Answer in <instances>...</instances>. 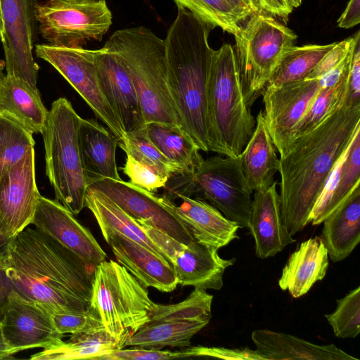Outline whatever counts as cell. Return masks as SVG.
Masks as SVG:
<instances>
[{
  "mask_svg": "<svg viewBox=\"0 0 360 360\" xmlns=\"http://www.w3.org/2000/svg\"><path fill=\"white\" fill-rule=\"evenodd\" d=\"M1 265L17 292L51 314L88 309L95 269L46 233L27 226L18 233Z\"/></svg>",
  "mask_w": 360,
  "mask_h": 360,
  "instance_id": "cell-1",
  "label": "cell"
},
{
  "mask_svg": "<svg viewBox=\"0 0 360 360\" xmlns=\"http://www.w3.org/2000/svg\"><path fill=\"white\" fill-rule=\"evenodd\" d=\"M359 127L360 104H345L295 139L280 157L281 210L292 236L309 224L317 198Z\"/></svg>",
  "mask_w": 360,
  "mask_h": 360,
  "instance_id": "cell-2",
  "label": "cell"
},
{
  "mask_svg": "<svg viewBox=\"0 0 360 360\" xmlns=\"http://www.w3.org/2000/svg\"><path fill=\"white\" fill-rule=\"evenodd\" d=\"M211 28L187 9L178 7L164 40L167 84L181 126L200 150L209 152L207 91L214 51Z\"/></svg>",
  "mask_w": 360,
  "mask_h": 360,
  "instance_id": "cell-3",
  "label": "cell"
},
{
  "mask_svg": "<svg viewBox=\"0 0 360 360\" xmlns=\"http://www.w3.org/2000/svg\"><path fill=\"white\" fill-rule=\"evenodd\" d=\"M250 108L243 96L234 49L224 44L214 51L208 83L210 151L240 156L256 125Z\"/></svg>",
  "mask_w": 360,
  "mask_h": 360,
  "instance_id": "cell-4",
  "label": "cell"
},
{
  "mask_svg": "<svg viewBox=\"0 0 360 360\" xmlns=\"http://www.w3.org/2000/svg\"><path fill=\"white\" fill-rule=\"evenodd\" d=\"M107 41L117 52L130 76L145 122L181 126L167 84L164 40L141 26L117 30Z\"/></svg>",
  "mask_w": 360,
  "mask_h": 360,
  "instance_id": "cell-5",
  "label": "cell"
},
{
  "mask_svg": "<svg viewBox=\"0 0 360 360\" xmlns=\"http://www.w3.org/2000/svg\"><path fill=\"white\" fill-rule=\"evenodd\" d=\"M82 119L67 98H58L51 104L41 134L46 174L54 190L56 200L74 215L85 207L88 189L78 141Z\"/></svg>",
  "mask_w": 360,
  "mask_h": 360,
  "instance_id": "cell-6",
  "label": "cell"
},
{
  "mask_svg": "<svg viewBox=\"0 0 360 360\" xmlns=\"http://www.w3.org/2000/svg\"><path fill=\"white\" fill-rule=\"evenodd\" d=\"M155 305L147 288L118 262L105 260L96 266L89 307L120 348L150 321Z\"/></svg>",
  "mask_w": 360,
  "mask_h": 360,
  "instance_id": "cell-7",
  "label": "cell"
},
{
  "mask_svg": "<svg viewBox=\"0 0 360 360\" xmlns=\"http://www.w3.org/2000/svg\"><path fill=\"white\" fill-rule=\"evenodd\" d=\"M162 195L174 201L179 196L208 200L240 228L248 227L252 191L243 175L240 156H212L191 172L170 176Z\"/></svg>",
  "mask_w": 360,
  "mask_h": 360,
  "instance_id": "cell-8",
  "label": "cell"
},
{
  "mask_svg": "<svg viewBox=\"0 0 360 360\" xmlns=\"http://www.w3.org/2000/svg\"><path fill=\"white\" fill-rule=\"evenodd\" d=\"M234 49L240 84L249 107L262 95L283 52L297 35L274 17L260 11L234 34Z\"/></svg>",
  "mask_w": 360,
  "mask_h": 360,
  "instance_id": "cell-9",
  "label": "cell"
},
{
  "mask_svg": "<svg viewBox=\"0 0 360 360\" xmlns=\"http://www.w3.org/2000/svg\"><path fill=\"white\" fill-rule=\"evenodd\" d=\"M38 30L49 44L83 47L101 41L112 25L105 0H48L36 6Z\"/></svg>",
  "mask_w": 360,
  "mask_h": 360,
  "instance_id": "cell-10",
  "label": "cell"
},
{
  "mask_svg": "<svg viewBox=\"0 0 360 360\" xmlns=\"http://www.w3.org/2000/svg\"><path fill=\"white\" fill-rule=\"evenodd\" d=\"M34 51L38 58L51 64L69 82L118 141H121L126 132L100 87L94 50L42 44H37Z\"/></svg>",
  "mask_w": 360,
  "mask_h": 360,
  "instance_id": "cell-11",
  "label": "cell"
},
{
  "mask_svg": "<svg viewBox=\"0 0 360 360\" xmlns=\"http://www.w3.org/2000/svg\"><path fill=\"white\" fill-rule=\"evenodd\" d=\"M37 0H0L3 31L0 39L6 75L18 77L34 87L39 67L32 51L37 39Z\"/></svg>",
  "mask_w": 360,
  "mask_h": 360,
  "instance_id": "cell-12",
  "label": "cell"
},
{
  "mask_svg": "<svg viewBox=\"0 0 360 360\" xmlns=\"http://www.w3.org/2000/svg\"><path fill=\"white\" fill-rule=\"evenodd\" d=\"M0 331L14 354L60 344L63 335L56 329L52 314L14 289L0 311Z\"/></svg>",
  "mask_w": 360,
  "mask_h": 360,
  "instance_id": "cell-13",
  "label": "cell"
},
{
  "mask_svg": "<svg viewBox=\"0 0 360 360\" xmlns=\"http://www.w3.org/2000/svg\"><path fill=\"white\" fill-rule=\"evenodd\" d=\"M322 86L320 78L303 79L277 86H267L262 94L264 121L274 142L283 156L292 132Z\"/></svg>",
  "mask_w": 360,
  "mask_h": 360,
  "instance_id": "cell-14",
  "label": "cell"
},
{
  "mask_svg": "<svg viewBox=\"0 0 360 360\" xmlns=\"http://www.w3.org/2000/svg\"><path fill=\"white\" fill-rule=\"evenodd\" d=\"M88 188L105 195L137 221L157 229L182 244L194 240L169 210L162 195L122 179H102L90 182Z\"/></svg>",
  "mask_w": 360,
  "mask_h": 360,
  "instance_id": "cell-15",
  "label": "cell"
},
{
  "mask_svg": "<svg viewBox=\"0 0 360 360\" xmlns=\"http://www.w3.org/2000/svg\"><path fill=\"white\" fill-rule=\"evenodd\" d=\"M40 195L33 147L0 178V219L11 238L32 224Z\"/></svg>",
  "mask_w": 360,
  "mask_h": 360,
  "instance_id": "cell-16",
  "label": "cell"
},
{
  "mask_svg": "<svg viewBox=\"0 0 360 360\" xmlns=\"http://www.w3.org/2000/svg\"><path fill=\"white\" fill-rule=\"evenodd\" d=\"M98 83L126 133L143 128L146 122L136 89L117 52L107 41L94 50Z\"/></svg>",
  "mask_w": 360,
  "mask_h": 360,
  "instance_id": "cell-17",
  "label": "cell"
},
{
  "mask_svg": "<svg viewBox=\"0 0 360 360\" xmlns=\"http://www.w3.org/2000/svg\"><path fill=\"white\" fill-rule=\"evenodd\" d=\"M32 224L58 240L91 268L95 269L107 257L91 231L56 200L40 195Z\"/></svg>",
  "mask_w": 360,
  "mask_h": 360,
  "instance_id": "cell-18",
  "label": "cell"
},
{
  "mask_svg": "<svg viewBox=\"0 0 360 360\" xmlns=\"http://www.w3.org/2000/svg\"><path fill=\"white\" fill-rule=\"evenodd\" d=\"M276 185L274 181L269 186L255 191L252 199L248 228L259 259L273 257L295 242L285 226Z\"/></svg>",
  "mask_w": 360,
  "mask_h": 360,
  "instance_id": "cell-19",
  "label": "cell"
},
{
  "mask_svg": "<svg viewBox=\"0 0 360 360\" xmlns=\"http://www.w3.org/2000/svg\"><path fill=\"white\" fill-rule=\"evenodd\" d=\"M102 234L111 247L117 262L144 287H151L165 292L176 289L178 283L169 263L119 233L107 231Z\"/></svg>",
  "mask_w": 360,
  "mask_h": 360,
  "instance_id": "cell-20",
  "label": "cell"
},
{
  "mask_svg": "<svg viewBox=\"0 0 360 360\" xmlns=\"http://www.w3.org/2000/svg\"><path fill=\"white\" fill-rule=\"evenodd\" d=\"M177 199L181 201L179 205L165 198L167 207L194 240L219 250L238 238L239 226L212 205L182 195Z\"/></svg>",
  "mask_w": 360,
  "mask_h": 360,
  "instance_id": "cell-21",
  "label": "cell"
},
{
  "mask_svg": "<svg viewBox=\"0 0 360 360\" xmlns=\"http://www.w3.org/2000/svg\"><path fill=\"white\" fill-rule=\"evenodd\" d=\"M217 251L195 240L184 245L172 265L178 285L203 290H220L225 270L233 265L236 259H223Z\"/></svg>",
  "mask_w": 360,
  "mask_h": 360,
  "instance_id": "cell-22",
  "label": "cell"
},
{
  "mask_svg": "<svg viewBox=\"0 0 360 360\" xmlns=\"http://www.w3.org/2000/svg\"><path fill=\"white\" fill-rule=\"evenodd\" d=\"M360 127L333 169L309 217V224L319 225L359 186Z\"/></svg>",
  "mask_w": 360,
  "mask_h": 360,
  "instance_id": "cell-23",
  "label": "cell"
},
{
  "mask_svg": "<svg viewBox=\"0 0 360 360\" xmlns=\"http://www.w3.org/2000/svg\"><path fill=\"white\" fill-rule=\"evenodd\" d=\"M251 338L264 360H358L333 344L317 345L282 332L255 330Z\"/></svg>",
  "mask_w": 360,
  "mask_h": 360,
  "instance_id": "cell-24",
  "label": "cell"
},
{
  "mask_svg": "<svg viewBox=\"0 0 360 360\" xmlns=\"http://www.w3.org/2000/svg\"><path fill=\"white\" fill-rule=\"evenodd\" d=\"M80 156L90 182L122 179L116 162L118 140L112 133L93 119H82L78 134Z\"/></svg>",
  "mask_w": 360,
  "mask_h": 360,
  "instance_id": "cell-25",
  "label": "cell"
},
{
  "mask_svg": "<svg viewBox=\"0 0 360 360\" xmlns=\"http://www.w3.org/2000/svg\"><path fill=\"white\" fill-rule=\"evenodd\" d=\"M328 267V254L321 237L311 238L302 242L290 255L278 285L281 290H288L292 297L298 298L325 277Z\"/></svg>",
  "mask_w": 360,
  "mask_h": 360,
  "instance_id": "cell-26",
  "label": "cell"
},
{
  "mask_svg": "<svg viewBox=\"0 0 360 360\" xmlns=\"http://www.w3.org/2000/svg\"><path fill=\"white\" fill-rule=\"evenodd\" d=\"M321 238L333 262L346 259L360 241V188L348 198L323 221Z\"/></svg>",
  "mask_w": 360,
  "mask_h": 360,
  "instance_id": "cell-27",
  "label": "cell"
},
{
  "mask_svg": "<svg viewBox=\"0 0 360 360\" xmlns=\"http://www.w3.org/2000/svg\"><path fill=\"white\" fill-rule=\"evenodd\" d=\"M267 129L263 111L256 117L254 131L240 155L241 169L252 191L271 185L279 169V158Z\"/></svg>",
  "mask_w": 360,
  "mask_h": 360,
  "instance_id": "cell-28",
  "label": "cell"
},
{
  "mask_svg": "<svg viewBox=\"0 0 360 360\" xmlns=\"http://www.w3.org/2000/svg\"><path fill=\"white\" fill-rule=\"evenodd\" d=\"M0 112L15 118L32 134H42L49 114L37 87L8 75L0 92Z\"/></svg>",
  "mask_w": 360,
  "mask_h": 360,
  "instance_id": "cell-29",
  "label": "cell"
},
{
  "mask_svg": "<svg viewBox=\"0 0 360 360\" xmlns=\"http://www.w3.org/2000/svg\"><path fill=\"white\" fill-rule=\"evenodd\" d=\"M85 207L89 208L94 214L101 233L107 231L119 233L146 248L167 262L162 252L150 240L142 226L105 195L88 188Z\"/></svg>",
  "mask_w": 360,
  "mask_h": 360,
  "instance_id": "cell-30",
  "label": "cell"
},
{
  "mask_svg": "<svg viewBox=\"0 0 360 360\" xmlns=\"http://www.w3.org/2000/svg\"><path fill=\"white\" fill-rule=\"evenodd\" d=\"M211 29L219 27L233 35L261 10L258 0H174Z\"/></svg>",
  "mask_w": 360,
  "mask_h": 360,
  "instance_id": "cell-31",
  "label": "cell"
},
{
  "mask_svg": "<svg viewBox=\"0 0 360 360\" xmlns=\"http://www.w3.org/2000/svg\"><path fill=\"white\" fill-rule=\"evenodd\" d=\"M208 319L150 321L124 343L127 346L161 349L165 347H189L192 338L210 323Z\"/></svg>",
  "mask_w": 360,
  "mask_h": 360,
  "instance_id": "cell-32",
  "label": "cell"
},
{
  "mask_svg": "<svg viewBox=\"0 0 360 360\" xmlns=\"http://www.w3.org/2000/svg\"><path fill=\"white\" fill-rule=\"evenodd\" d=\"M143 129L153 144L183 172H191L203 161L200 150L181 126L150 122Z\"/></svg>",
  "mask_w": 360,
  "mask_h": 360,
  "instance_id": "cell-33",
  "label": "cell"
},
{
  "mask_svg": "<svg viewBox=\"0 0 360 360\" xmlns=\"http://www.w3.org/2000/svg\"><path fill=\"white\" fill-rule=\"evenodd\" d=\"M117 341L105 330L103 326L72 334L67 341L44 348L32 354L31 360H70L99 359L114 349Z\"/></svg>",
  "mask_w": 360,
  "mask_h": 360,
  "instance_id": "cell-34",
  "label": "cell"
},
{
  "mask_svg": "<svg viewBox=\"0 0 360 360\" xmlns=\"http://www.w3.org/2000/svg\"><path fill=\"white\" fill-rule=\"evenodd\" d=\"M335 44L292 46L287 49L281 55L265 88L304 79Z\"/></svg>",
  "mask_w": 360,
  "mask_h": 360,
  "instance_id": "cell-35",
  "label": "cell"
},
{
  "mask_svg": "<svg viewBox=\"0 0 360 360\" xmlns=\"http://www.w3.org/2000/svg\"><path fill=\"white\" fill-rule=\"evenodd\" d=\"M348 75L349 73L333 85H322L307 112L295 127L290 144L295 139L311 131L326 117L346 104Z\"/></svg>",
  "mask_w": 360,
  "mask_h": 360,
  "instance_id": "cell-36",
  "label": "cell"
},
{
  "mask_svg": "<svg viewBox=\"0 0 360 360\" xmlns=\"http://www.w3.org/2000/svg\"><path fill=\"white\" fill-rule=\"evenodd\" d=\"M34 144L32 132L11 115L0 112V178Z\"/></svg>",
  "mask_w": 360,
  "mask_h": 360,
  "instance_id": "cell-37",
  "label": "cell"
},
{
  "mask_svg": "<svg viewBox=\"0 0 360 360\" xmlns=\"http://www.w3.org/2000/svg\"><path fill=\"white\" fill-rule=\"evenodd\" d=\"M118 146L127 155L148 164L169 177L183 173L182 169L167 158L148 139L143 129L125 133Z\"/></svg>",
  "mask_w": 360,
  "mask_h": 360,
  "instance_id": "cell-38",
  "label": "cell"
},
{
  "mask_svg": "<svg viewBox=\"0 0 360 360\" xmlns=\"http://www.w3.org/2000/svg\"><path fill=\"white\" fill-rule=\"evenodd\" d=\"M213 295L206 290L194 288L183 301L173 304H158L151 313L150 321L167 319H208L212 318Z\"/></svg>",
  "mask_w": 360,
  "mask_h": 360,
  "instance_id": "cell-39",
  "label": "cell"
},
{
  "mask_svg": "<svg viewBox=\"0 0 360 360\" xmlns=\"http://www.w3.org/2000/svg\"><path fill=\"white\" fill-rule=\"evenodd\" d=\"M324 316L336 337L356 338L360 332V286L338 300L335 311Z\"/></svg>",
  "mask_w": 360,
  "mask_h": 360,
  "instance_id": "cell-40",
  "label": "cell"
},
{
  "mask_svg": "<svg viewBox=\"0 0 360 360\" xmlns=\"http://www.w3.org/2000/svg\"><path fill=\"white\" fill-rule=\"evenodd\" d=\"M122 170L129 177V182L153 193L163 188L170 178L166 174L129 155H127Z\"/></svg>",
  "mask_w": 360,
  "mask_h": 360,
  "instance_id": "cell-41",
  "label": "cell"
},
{
  "mask_svg": "<svg viewBox=\"0 0 360 360\" xmlns=\"http://www.w3.org/2000/svg\"><path fill=\"white\" fill-rule=\"evenodd\" d=\"M56 329L62 335L75 334L103 326L99 318L91 310L82 313L52 314Z\"/></svg>",
  "mask_w": 360,
  "mask_h": 360,
  "instance_id": "cell-42",
  "label": "cell"
},
{
  "mask_svg": "<svg viewBox=\"0 0 360 360\" xmlns=\"http://www.w3.org/2000/svg\"><path fill=\"white\" fill-rule=\"evenodd\" d=\"M185 357L184 349L170 351L132 347L130 349H114L99 360H166Z\"/></svg>",
  "mask_w": 360,
  "mask_h": 360,
  "instance_id": "cell-43",
  "label": "cell"
},
{
  "mask_svg": "<svg viewBox=\"0 0 360 360\" xmlns=\"http://www.w3.org/2000/svg\"><path fill=\"white\" fill-rule=\"evenodd\" d=\"M185 357L205 356L226 360H264L256 349L193 346L184 349Z\"/></svg>",
  "mask_w": 360,
  "mask_h": 360,
  "instance_id": "cell-44",
  "label": "cell"
},
{
  "mask_svg": "<svg viewBox=\"0 0 360 360\" xmlns=\"http://www.w3.org/2000/svg\"><path fill=\"white\" fill-rule=\"evenodd\" d=\"M355 38L356 34L340 42H335L333 48L326 53L307 77L319 78L335 68L346 57L354 43Z\"/></svg>",
  "mask_w": 360,
  "mask_h": 360,
  "instance_id": "cell-45",
  "label": "cell"
},
{
  "mask_svg": "<svg viewBox=\"0 0 360 360\" xmlns=\"http://www.w3.org/2000/svg\"><path fill=\"white\" fill-rule=\"evenodd\" d=\"M346 104H360V37L355 43L349 75Z\"/></svg>",
  "mask_w": 360,
  "mask_h": 360,
  "instance_id": "cell-46",
  "label": "cell"
},
{
  "mask_svg": "<svg viewBox=\"0 0 360 360\" xmlns=\"http://www.w3.org/2000/svg\"><path fill=\"white\" fill-rule=\"evenodd\" d=\"M258 2L262 11L285 22L293 11L286 0H258Z\"/></svg>",
  "mask_w": 360,
  "mask_h": 360,
  "instance_id": "cell-47",
  "label": "cell"
},
{
  "mask_svg": "<svg viewBox=\"0 0 360 360\" xmlns=\"http://www.w3.org/2000/svg\"><path fill=\"white\" fill-rule=\"evenodd\" d=\"M360 22V0H349L346 8L338 20V26L348 29Z\"/></svg>",
  "mask_w": 360,
  "mask_h": 360,
  "instance_id": "cell-48",
  "label": "cell"
},
{
  "mask_svg": "<svg viewBox=\"0 0 360 360\" xmlns=\"http://www.w3.org/2000/svg\"><path fill=\"white\" fill-rule=\"evenodd\" d=\"M13 287L3 266L0 264V307L4 305Z\"/></svg>",
  "mask_w": 360,
  "mask_h": 360,
  "instance_id": "cell-49",
  "label": "cell"
},
{
  "mask_svg": "<svg viewBox=\"0 0 360 360\" xmlns=\"http://www.w3.org/2000/svg\"><path fill=\"white\" fill-rule=\"evenodd\" d=\"M12 238L8 236L7 231L0 219V264L5 257L8 245Z\"/></svg>",
  "mask_w": 360,
  "mask_h": 360,
  "instance_id": "cell-50",
  "label": "cell"
},
{
  "mask_svg": "<svg viewBox=\"0 0 360 360\" xmlns=\"http://www.w3.org/2000/svg\"><path fill=\"white\" fill-rule=\"evenodd\" d=\"M14 352L4 340L0 331V359H11Z\"/></svg>",
  "mask_w": 360,
  "mask_h": 360,
  "instance_id": "cell-51",
  "label": "cell"
},
{
  "mask_svg": "<svg viewBox=\"0 0 360 360\" xmlns=\"http://www.w3.org/2000/svg\"><path fill=\"white\" fill-rule=\"evenodd\" d=\"M5 68V62L3 60H0V92L2 87V84L5 78L6 75L4 73Z\"/></svg>",
  "mask_w": 360,
  "mask_h": 360,
  "instance_id": "cell-52",
  "label": "cell"
},
{
  "mask_svg": "<svg viewBox=\"0 0 360 360\" xmlns=\"http://www.w3.org/2000/svg\"><path fill=\"white\" fill-rule=\"evenodd\" d=\"M288 5L293 9L300 6L302 0H286Z\"/></svg>",
  "mask_w": 360,
  "mask_h": 360,
  "instance_id": "cell-53",
  "label": "cell"
},
{
  "mask_svg": "<svg viewBox=\"0 0 360 360\" xmlns=\"http://www.w3.org/2000/svg\"><path fill=\"white\" fill-rule=\"evenodd\" d=\"M2 31H3V23H2V20H1V11H0V34H1Z\"/></svg>",
  "mask_w": 360,
  "mask_h": 360,
  "instance_id": "cell-54",
  "label": "cell"
},
{
  "mask_svg": "<svg viewBox=\"0 0 360 360\" xmlns=\"http://www.w3.org/2000/svg\"><path fill=\"white\" fill-rule=\"evenodd\" d=\"M0 311H1V307H0Z\"/></svg>",
  "mask_w": 360,
  "mask_h": 360,
  "instance_id": "cell-55",
  "label": "cell"
},
{
  "mask_svg": "<svg viewBox=\"0 0 360 360\" xmlns=\"http://www.w3.org/2000/svg\"><path fill=\"white\" fill-rule=\"evenodd\" d=\"M0 37H1V34H0Z\"/></svg>",
  "mask_w": 360,
  "mask_h": 360,
  "instance_id": "cell-56",
  "label": "cell"
}]
</instances>
